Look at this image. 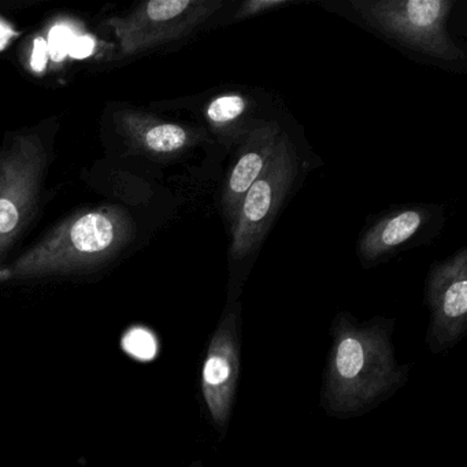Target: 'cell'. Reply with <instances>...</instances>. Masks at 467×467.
<instances>
[{"mask_svg":"<svg viewBox=\"0 0 467 467\" xmlns=\"http://www.w3.org/2000/svg\"><path fill=\"white\" fill-rule=\"evenodd\" d=\"M122 347L138 359H149L155 352L154 337L144 329H132L125 335Z\"/></svg>","mask_w":467,"mask_h":467,"instance_id":"13","label":"cell"},{"mask_svg":"<svg viewBox=\"0 0 467 467\" xmlns=\"http://www.w3.org/2000/svg\"><path fill=\"white\" fill-rule=\"evenodd\" d=\"M95 48V42L92 37L89 36H78L72 40L70 43L69 53L67 56L73 57V58H86V57L91 56L92 51Z\"/></svg>","mask_w":467,"mask_h":467,"instance_id":"16","label":"cell"},{"mask_svg":"<svg viewBox=\"0 0 467 467\" xmlns=\"http://www.w3.org/2000/svg\"><path fill=\"white\" fill-rule=\"evenodd\" d=\"M296 150L284 133L266 171L248 190L231 226V261L242 264L256 253L296 182Z\"/></svg>","mask_w":467,"mask_h":467,"instance_id":"4","label":"cell"},{"mask_svg":"<svg viewBox=\"0 0 467 467\" xmlns=\"http://www.w3.org/2000/svg\"><path fill=\"white\" fill-rule=\"evenodd\" d=\"M47 43L43 39H37L35 43L34 58H32V67L36 72H42L45 69L46 62H47Z\"/></svg>","mask_w":467,"mask_h":467,"instance_id":"17","label":"cell"},{"mask_svg":"<svg viewBox=\"0 0 467 467\" xmlns=\"http://www.w3.org/2000/svg\"><path fill=\"white\" fill-rule=\"evenodd\" d=\"M47 151L37 133H20L0 152V256L23 234L39 196Z\"/></svg>","mask_w":467,"mask_h":467,"instance_id":"5","label":"cell"},{"mask_svg":"<svg viewBox=\"0 0 467 467\" xmlns=\"http://www.w3.org/2000/svg\"><path fill=\"white\" fill-rule=\"evenodd\" d=\"M225 6L223 0H151L124 17L113 18L109 26L121 54L135 56L190 36Z\"/></svg>","mask_w":467,"mask_h":467,"instance_id":"6","label":"cell"},{"mask_svg":"<svg viewBox=\"0 0 467 467\" xmlns=\"http://www.w3.org/2000/svg\"><path fill=\"white\" fill-rule=\"evenodd\" d=\"M351 6L371 28L404 47L441 61L463 58L447 31L451 0H354Z\"/></svg>","mask_w":467,"mask_h":467,"instance_id":"3","label":"cell"},{"mask_svg":"<svg viewBox=\"0 0 467 467\" xmlns=\"http://www.w3.org/2000/svg\"><path fill=\"white\" fill-rule=\"evenodd\" d=\"M242 360V305L226 303L213 332L202 368V395L215 431L228 433L239 387Z\"/></svg>","mask_w":467,"mask_h":467,"instance_id":"7","label":"cell"},{"mask_svg":"<svg viewBox=\"0 0 467 467\" xmlns=\"http://www.w3.org/2000/svg\"><path fill=\"white\" fill-rule=\"evenodd\" d=\"M133 236V223L121 207L108 206L73 215L24 254L0 281L69 275L105 264Z\"/></svg>","mask_w":467,"mask_h":467,"instance_id":"2","label":"cell"},{"mask_svg":"<svg viewBox=\"0 0 467 467\" xmlns=\"http://www.w3.org/2000/svg\"><path fill=\"white\" fill-rule=\"evenodd\" d=\"M428 213L420 207L393 210L373 223L359 240V254L365 264H374L417 236L428 223Z\"/></svg>","mask_w":467,"mask_h":467,"instance_id":"11","label":"cell"},{"mask_svg":"<svg viewBox=\"0 0 467 467\" xmlns=\"http://www.w3.org/2000/svg\"><path fill=\"white\" fill-rule=\"evenodd\" d=\"M73 39H75V34H73L70 26H54L53 31L50 32L47 45L48 53L53 57V59L62 61L69 53L70 43Z\"/></svg>","mask_w":467,"mask_h":467,"instance_id":"15","label":"cell"},{"mask_svg":"<svg viewBox=\"0 0 467 467\" xmlns=\"http://www.w3.org/2000/svg\"><path fill=\"white\" fill-rule=\"evenodd\" d=\"M190 467H207V466H204V464L202 463L201 461H196V462H193V463L191 464Z\"/></svg>","mask_w":467,"mask_h":467,"instance_id":"19","label":"cell"},{"mask_svg":"<svg viewBox=\"0 0 467 467\" xmlns=\"http://www.w3.org/2000/svg\"><path fill=\"white\" fill-rule=\"evenodd\" d=\"M393 327L395 322L382 317L363 322L346 311L335 317L321 390L327 414L360 417L406 384L410 368L396 360Z\"/></svg>","mask_w":467,"mask_h":467,"instance_id":"1","label":"cell"},{"mask_svg":"<svg viewBox=\"0 0 467 467\" xmlns=\"http://www.w3.org/2000/svg\"><path fill=\"white\" fill-rule=\"evenodd\" d=\"M256 102L239 89H225L213 95L203 108L204 121L218 143L232 147L244 140L256 122Z\"/></svg>","mask_w":467,"mask_h":467,"instance_id":"10","label":"cell"},{"mask_svg":"<svg viewBox=\"0 0 467 467\" xmlns=\"http://www.w3.org/2000/svg\"><path fill=\"white\" fill-rule=\"evenodd\" d=\"M130 130L136 143L149 154L160 157L182 155L207 140L206 130L152 117H135Z\"/></svg>","mask_w":467,"mask_h":467,"instance_id":"12","label":"cell"},{"mask_svg":"<svg viewBox=\"0 0 467 467\" xmlns=\"http://www.w3.org/2000/svg\"><path fill=\"white\" fill-rule=\"evenodd\" d=\"M431 310L426 344L431 354L453 348L467 332V250L431 265L426 281Z\"/></svg>","mask_w":467,"mask_h":467,"instance_id":"8","label":"cell"},{"mask_svg":"<svg viewBox=\"0 0 467 467\" xmlns=\"http://www.w3.org/2000/svg\"><path fill=\"white\" fill-rule=\"evenodd\" d=\"M13 36H16V32L13 31L12 26H7L4 21H0V50L6 47L7 43Z\"/></svg>","mask_w":467,"mask_h":467,"instance_id":"18","label":"cell"},{"mask_svg":"<svg viewBox=\"0 0 467 467\" xmlns=\"http://www.w3.org/2000/svg\"><path fill=\"white\" fill-rule=\"evenodd\" d=\"M284 132L270 119H259L239 144L236 160L232 163L221 195V210L229 229L234 225L237 210L245 193L272 162Z\"/></svg>","mask_w":467,"mask_h":467,"instance_id":"9","label":"cell"},{"mask_svg":"<svg viewBox=\"0 0 467 467\" xmlns=\"http://www.w3.org/2000/svg\"><path fill=\"white\" fill-rule=\"evenodd\" d=\"M294 4L291 0H245L237 7L234 15V21L250 20L265 13L275 12L277 9Z\"/></svg>","mask_w":467,"mask_h":467,"instance_id":"14","label":"cell"}]
</instances>
